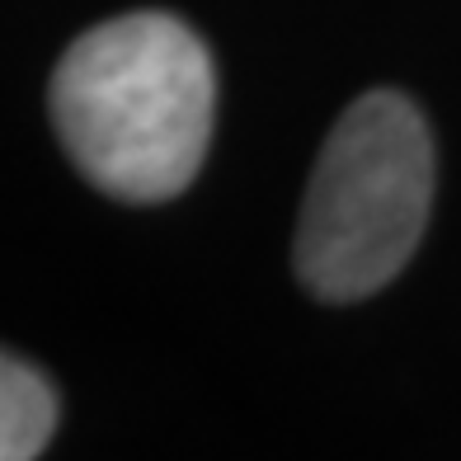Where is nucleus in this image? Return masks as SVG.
<instances>
[{"label": "nucleus", "mask_w": 461, "mask_h": 461, "mask_svg": "<svg viewBox=\"0 0 461 461\" xmlns=\"http://www.w3.org/2000/svg\"><path fill=\"white\" fill-rule=\"evenodd\" d=\"M217 76L203 38L175 14L137 10L95 24L57 61L52 128L95 188L165 203L203 170Z\"/></svg>", "instance_id": "f257e3e1"}, {"label": "nucleus", "mask_w": 461, "mask_h": 461, "mask_svg": "<svg viewBox=\"0 0 461 461\" xmlns=\"http://www.w3.org/2000/svg\"><path fill=\"white\" fill-rule=\"evenodd\" d=\"M433 203V137L395 90L353 99L311 170L292 264L311 297L363 302L410 264Z\"/></svg>", "instance_id": "f03ea898"}, {"label": "nucleus", "mask_w": 461, "mask_h": 461, "mask_svg": "<svg viewBox=\"0 0 461 461\" xmlns=\"http://www.w3.org/2000/svg\"><path fill=\"white\" fill-rule=\"evenodd\" d=\"M57 429V391L33 363L5 353L0 363V456L33 461Z\"/></svg>", "instance_id": "7ed1b4c3"}]
</instances>
